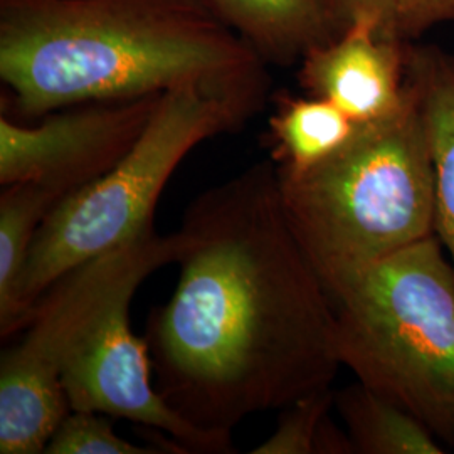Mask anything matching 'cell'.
<instances>
[{"mask_svg": "<svg viewBox=\"0 0 454 454\" xmlns=\"http://www.w3.org/2000/svg\"><path fill=\"white\" fill-rule=\"evenodd\" d=\"M360 123L318 97H283L270 118L276 168L301 174L347 145Z\"/></svg>", "mask_w": 454, "mask_h": 454, "instance_id": "obj_12", "label": "cell"}, {"mask_svg": "<svg viewBox=\"0 0 454 454\" xmlns=\"http://www.w3.org/2000/svg\"><path fill=\"white\" fill-rule=\"evenodd\" d=\"M335 407L358 454H442L446 446L412 412L357 384L335 394Z\"/></svg>", "mask_w": 454, "mask_h": 454, "instance_id": "obj_13", "label": "cell"}, {"mask_svg": "<svg viewBox=\"0 0 454 454\" xmlns=\"http://www.w3.org/2000/svg\"><path fill=\"white\" fill-rule=\"evenodd\" d=\"M407 49L403 39L348 27L301 58L300 84L356 123L379 121L406 106Z\"/></svg>", "mask_w": 454, "mask_h": 454, "instance_id": "obj_9", "label": "cell"}, {"mask_svg": "<svg viewBox=\"0 0 454 454\" xmlns=\"http://www.w3.org/2000/svg\"><path fill=\"white\" fill-rule=\"evenodd\" d=\"M262 61L290 65L339 34L330 0H202Z\"/></svg>", "mask_w": 454, "mask_h": 454, "instance_id": "obj_11", "label": "cell"}, {"mask_svg": "<svg viewBox=\"0 0 454 454\" xmlns=\"http://www.w3.org/2000/svg\"><path fill=\"white\" fill-rule=\"evenodd\" d=\"M162 95L67 106L44 114L33 127L2 114V187L35 184L63 200L105 176L130 152Z\"/></svg>", "mask_w": 454, "mask_h": 454, "instance_id": "obj_7", "label": "cell"}, {"mask_svg": "<svg viewBox=\"0 0 454 454\" xmlns=\"http://www.w3.org/2000/svg\"><path fill=\"white\" fill-rule=\"evenodd\" d=\"M397 33L414 39L436 24L454 20V0H394Z\"/></svg>", "mask_w": 454, "mask_h": 454, "instance_id": "obj_18", "label": "cell"}, {"mask_svg": "<svg viewBox=\"0 0 454 454\" xmlns=\"http://www.w3.org/2000/svg\"><path fill=\"white\" fill-rule=\"evenodd\" d=\"M179 231L155 224L127 244L71 270L52 285L20 343L0 360V453L39 454L71 411L61 373L88 326L120 296L179 258Z\"/></svg>", "mask_w": 454, "mask_h": 454, "instance_id": "obj_6", "label": "cell"}, {"mask_svg": "<svg viewBox=\"0 0 454 454\" xmlns=\"http://www.w3.org/2000/svg\"><path fill=\"white\" fill-rule=\"evenodd\" d=\"M133 294L114 301L73 348L61 373L69 409L108 414L167 433L185 453H234L232 441L184 421L157 392L145 339L131 332Z\"/></svg>", "mask_w": 454, "mask_h": 454, "instance_id": "obj_8", "label": "cell"}, {"mask_svg": "<svg viewBox=\"0 0 454 454\" xmlns=\"http://www.w3.org/2000/svg\"><path fill=\"white\" fill-rule=\"evenodd\" d=\"M276 172L286 221L328 293L436 236L433 167L411 86L401 112L362 123L325 162Z\"/></svg>", "mask_w": 454, "mask_h": 454, "instance_id": "obj_3", "label": "cell"}, {"mask_svg": "<svg viewBox=\"0 0 454 454\" xmlns=\"http://www.w3.org/2000/svg\"><path fill=\"white\" fill-rule=\"evenodd\" d=\"M262 97L199 84L163 93L130 152L105 176L65 197L37 229L19 285L27 326L56 281L152 226L163 187L187 153L238 129L260 108Z\"/></svg>", "mask_w": 454, "mask_h": 454, "instance_id": "obj_5", "label": "cell"}, {"mask_svg": "<svg viewBox=\"0 0 454 454\" xmlns=\"http://www.w3.org/2000/svg\"><path fill=\"white\" fill-rule=\"evenodd\" d=\"M407 82L433 167L436 236L454 266V56L434 46L409 44Z\"/></svg>", "mask_w": 454, "mask_h": 454, "instance_id": "obj_10", "label": "cell"}, {"mask_svg": "<svg viewBox=\"0 0 454 454\" xmlns=\"http://www.w3.org/2000/svg\"><path fill=\"white\" fill-rule=\"evenodd\" d=\"M330 5L339 34L348 27H367L387 37L403 39L395 26L394 0H330Z\"/></svg>", "mask_w": 454, "mask_h": 454, "instance_id": "obj_17", "label": "cell"}, {"mask_svg": "<svg viewBox=\"0 0 454 454\" xmlns=\"http://www.w3.org/2000/svg\"><path fill=\"white\" fill-rule=\"evenodd\" d=\"M179 234L176 292L146 325L167 406L232 441L247 416L332 389L341 367L335 309L286 221L276 165L199 195Z\"/></svg>", "mask_w": 454, "mask_h": 454, "instance_id": "obj_1", "label": "cell"}, {"mask_svg": "<svg viewBox=\"0 0 454 454\" xmlns=\"http://www.w3.org/2000/svg\"><path fill=\"white\" fill-rule=\"evenodd\" d=\"M262 63L202 0H0V78L27 118L187 84L264 95Z\"/></svg>", "mask_w": 454, "mask_h": 454, "instance_id": "obj_2", "label": "cell"}, {"mask_svg": "<svg viewBox=\"0 0 454 454\" xmlns=\"http://www.w3.org/2000/svg\"><path fill=\"white\" fill-rule=\"evenodd\" d=\"M341 365L454 448V266L438 236L330 293Z\"/></svg>", "mask_w": 454, "mask_h": 454, "instance_id": "obj_4", "label": "cell"}, {"mask_svg": "<svg viewBox=\"0 0 454 454\" xmlns=\"http://www.w3.org/2000/svg\"><path fill=\"white\" fill-rule=\"evenodd\" d=\"M48 454H159L153 446L120 438L99 412L69 411L49 439Z\"/></svg>", "mask_w": 454, "mask_h": 454, "instance_id": "obj_16", "label": "cell"}, {"mask_svg": "<svg viewBox=\"0 0 454 454\" xmlns=\"http://www.w3.org/2000/svg\"><path fill=\"white\" fill-rule=\"evenodd\" d=\"M335 406L332 389L313 392L290 406L283 414L275 433L260 444L253 454H352L354 446L347 433L330 419Z\"/></svg>", "mask_w": 454, "mask_h": 454, "instance_id": "obj_15", "label": "cell"}, {"mask_svg": "<svg viewBox=\"0 0 454 454\" xmlns=\"http://www.w3.org/2000/svg\"><path fill=\"white\" fill-rule=\"evenodd\" d=\"M61 197L35 184L5 185L0 195V335L27 328L19 285L37 229Z\"/></svg>", "mask_w": 454, "mask_h": 454, "instance_id": "obj_14", "label": "cell"}]
</instances>
